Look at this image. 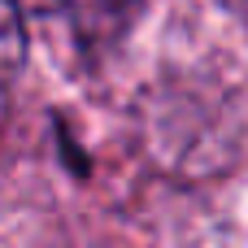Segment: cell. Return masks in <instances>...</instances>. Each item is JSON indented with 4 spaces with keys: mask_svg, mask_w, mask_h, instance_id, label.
I'll return each instance as SVG.
<instances>
[{
    "mask_svg": "<svg viewBox=\"0 0 248 248\" xmlns=\"http://www.w3.org/2000/svg\"><path fill=\"white\" fill-rule=\"evenodd\" d=\"M65 13L87 48H105L131 31L140 0H65Z\"/></svg>",
    "mask_w": 248,
    "mask_h": 248,
    "instance_id": "1",
    "label": "cell"
},
{
    "mask_svg": "<svg viewBox=\"0 0 248 248\" xmlns=\"http://www.w3.org/2000/svg\"><path fill=\"white\" fill-rule=\"evenodd\" d=\"M26 65V22L17 0H0V87L13 83Z\"/></svg>",
    "mask_w": 248,
    "mask_h": 248,
    "instance_id": "2",
    "label": "cell"
}]
</instances>
